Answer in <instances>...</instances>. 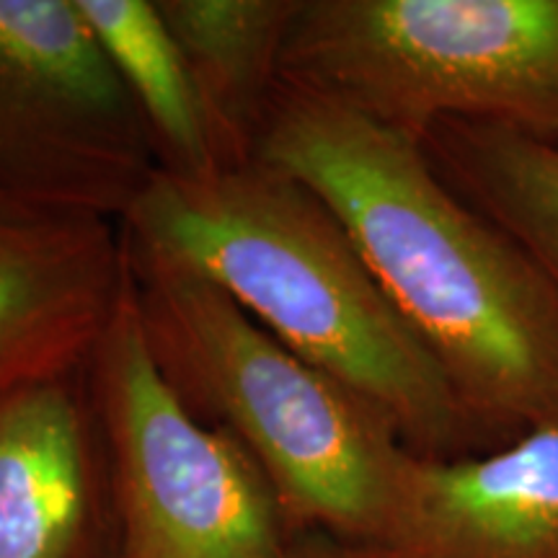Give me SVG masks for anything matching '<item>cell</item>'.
I'll use <instances>...</instances> for the list:
<instances>
[{"label":"cell","mask_w":558,"mask_h":558,"mask_svg":"<svg viewBox=\"0 0 558 558\" xmlns=\"http://www.w3.org/2000/svg\"><path fill=\"white\" fill-rule=\"evenodd\" d=\"M422 145L450 190L518 243L558 298V140L448 120Z\"/></svg>","instance_id":"11"},{"label":"cell","mask_w":558,"mask_h":558,"mask_svg":"<svg viewBox=\"0 0 558 558\" xmlns=\"http://www.w3.org/2000/svg\"><path fill=\"white\" fill-rule=\"evenodd\" d=\"M160 169L75 0H0V199L124 220Z\"/></svg>","instance_id":"6"},{"label":"cell","mask_w":558,"mask_h":558,"mask_svg":"<svg viewBox=\"0 0 558 558\" xmlns=\"http://www.w3.org/2000/svg\"><path fill=\"white\" fill-rule=\"evenodd\" d=\"M114 492V558H279L292 538L246 450L179 399L128 284L88 362Z\"/></svg>","instance_id":"5"},{"label":"cell","mask_w":558,"mask_h":558,"mask_svg":"<svg viewBox=\"0 0 558 558\" xmlns=\"http://www.w3.org/2000/svg\"><path fill=\"white\" fill-rule=\"evenodd\" d=\"M383 558H558V422L460 458L411 456Z\"/></svg>","instance_id":"9"},{"label":"cell","mask_w":558,"mask_h":558,"mask_svg":"<svg viewBox=\"0 0 558 558\" xmlns=\"http://www.w3.org/2000/svg\"><path fill=\"white\" fill-rule=\"evenodd\" d=\"M279 558H383L380 550L367 543L341 541L329 533H300L292 535L288 548Z\"/></svg>","instance_id":"13"},{"label":"cell","mask_w":558,"mask_h":558,"mask_svg":"<svg viewBox=\"0 0 558 558\" xmlns=\"http://www.w3.org/2000/svg\"><path fill=\"white\" fill-rule=\"evenodd\" d=\"M124 246L153 360L202 422L226 429L259 465L290 533L375 546L414 456L388 416L205 277L128 233Z\"/></svg>","instance_id":"3"},{"label":"cell","mask_w":558,"mask_h":558,"mask_svg":"<svg viewBox=\"0 0 558 558\" xmlns=\"http://www.w3.org/2000/svg\"><path fill=\"white\" fill-rule=\"evenodd\" d=\"M156 9L197 86L220 169L251 163L298 0H156Z\"/></svg>","instance_id":"10"},{"label":"cell","mask_w":558,"mask_h":558,"mask_svg":"<svg viewBox=\"0 0 558 558\" xmlns=\"http://www.w3.org/2000/svg\"><path fill=\"white\" fill-rule=\"evenodd\" d=\"M107 437L88 365L0 399V558H114Z\"/></svg>","instance_id":"8"},{"label":"cell","mask_w":558,"mask_h":558,"mask_svg":"<svg viewBox=\"0 0 558 558\" xmlns=\"http://www.w3.org/2000/svg\"><path fill=\"white\" fill-rule=\"evenodd\" d=\"M153 140L160 169L205 177L220 169L197 86L156 0H75Z\"/></svg>","instance_id":"12"},{"label":"cell","mask_w":558,"mask_h":558,"mask_svg":"<svg viewBox=\"0 0 558 558\" xmlns=\"http://www.w3.org/2000/svg\"><path fill=\"white\" fill-rule=\"evenodd\" d=\"M128 284L120 220L0 199V399L86 367Z\"/></svg>","instance_id":"7"},{"label":"cell","mask_w":558,"mask_h":558,"mask_svg":"<svg viewBox=\"0 0 558 558\" xmlns=\"http://www.w3.org/2000/svg\"><path fill=\"white\" fill-rule=\"evenodd\" d=\"M556 140H558V137H556Z\"/></svg>","instance_id":"14"},{"label":"cell","mask_w":558,"mask_h":558,"mask_svg":"<svg viewBox=\"0 0 558 558\" xmlns=\"http://www.w3.org/2000/svg\"><path fill=\"white\" fill-rule=\"evenodd\" d=\"M282 78L418 143L448 120L558 137V0H298Z\"/></svg>","instance_id":"4"},{"label":"cell","mask_w":558,"mask_h":558,"mask_svg":"<svg viewBox=\"0 0 558 558\" xmlns=\"http://www.w3.org/2000/svg\"><path fill=\"white\" fill-rule=\"evenodd\" d=\"M122 230L205 277L298 357L373 403L414 456L484 452L442 369L303 181L262 160L205 177L158 169Z\"/></svg>","instance_id":"2"},{"label":"cell","mask_w":558,"mask_h":558,"mask_svg":"<svg viewBox=\"0 0 558 558\" xmlns=\"http://www.w3.org/2000/svg\"><path fill=\"white\" fill-rule=\"evenodd\" d=\"M254 160L331 207L484 450L558 422V298L418 140L282 78Z\"/></svg>","instance_id":"1"}]
</instances>
